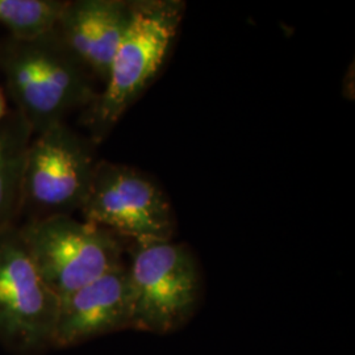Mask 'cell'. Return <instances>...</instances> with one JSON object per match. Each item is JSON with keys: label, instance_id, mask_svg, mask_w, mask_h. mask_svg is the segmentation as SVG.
Segmentation results:
<instances>
[{"label": "cell", "instance_id": "1", "mask_svg": "<svg viewBox=\"0 0 355 355\" xmlns=\"http://www.w3.org/2000/svg\"><path fill=\"white\" fill-rule=\"evenodd\" d=\"M0 69L16 111L35 136L64 123L73 111L87 108L99 94L95 76L69 51L58 33L0 42Z\"/></svg>", "mask_w": 355, "mask_h": 355}, {"label": "cell", "instance_id": "2", "mask_svg": "<svg viewBox=\"0 0 355 355\" xmlns=\"http://www.w3.org/2000/svg\"><path fill=\"white\" fill-rule=\"evenodd\" d=\"M180 0H135L127 32L114 53L105 87L83 116L95 145L107 139L161 71L183 21Z\"/></svg>", "mask_w": 355, "mask_h": 355}, {"label": "cell", "instance_id": "3", "mask_svg": "<svg viewBox=\"0 0 355 355\" xmlns=\"http://www.w3.org/2000/svg\"><path fill=\"white\" fill-rule=\"evenodd\" d=\"M129 254L132 329L165 336L189 324L203 295L202 271L190 248L173 240L132 242Z\"/></svg>", "mask_w": 355, "mask_h": 355}, {"label": "cell", "instance_id": "4", "mask_svg": "<svg viewBox=\"0 0 355 355\" xmlns=\"http://www.w3.org/2000/svg\"><path fill=\"white\" fill-rule=\"evenodd\" d=\"M19 229L41 278L60 300L125 265L119 236L71 215L28 220Z\"/></svg>", "mask_w": 355, "mask_h": 355}, {"label": "cell", "instance_id": "5", "mask_svg": "<svg viewBox=\"0 0 355 355\" xmlns=\"http://www.w3.org/2000/svg\"><path fill=\"white\" fill-rule=\"evenodd\" d=\"M95 144L64 123L36 135L26 157L21 215H71L86 200L98 159Z\"/></svg>", "mask_w": 355, "mask_h": 355}, {"label": "cell", "instance_id": "6", "mask_svg": "<svg viewBox=\"0 0 355 355\" xmlns=\"http://www.w3.org/2000/svg\"><path fill=\"white\" fill-rule=\"evenodd\" d=\"M79 211L85 221L130 242L171 241L175 233L165 192L130 166L99 161Z\"/></svg>", "mask_w": 355, "mask_h": 355}, {"label": "cell", "instance_id": "7", "mask_svg": "<svg viewBox=\"0 0 355 355\" xmlns=\"http://www.w3.org/2000/svg\"><path fill=\"white\" fill-rule=\"evenodd\" d=\"M58 306L19 225L0 229V343L17 354L41 353L51 346Z\"/></svg>", "mask_w": 355, "mask_h": 355}, {"label": "cell", "instance_id": "8", "mask_svg": "<svg viewBox=\"0 0 355 355\" xmlns=\"http://www.w3.org/2000/svg\"><path fill=\"white\" fill-rule=\"evenodd\" d=\"M133 325V292L127 265L60 300L51 346L73 347Z\"/></svg>", "mask_w": 355, "mask_h": 355}, {"label": "cell", "instance_id": "9", "mask_svg": "<svg viewBox=\"0 0 355 355\" xmlns=\"http://www.w3.org/2000/svg\"><path fill=\"white\" fill-rule=\"evenodd\" d=\"M132 1H66L55 32L95 79L107 82L110 67L130 21Z\"/></svg>", "mask_w": 355, "mask_h": 355}, {"label": "cell", "instance_id": "10", "mask_svg": "<svg viewBox=\"0 0 355 355\" xmlns=\"http://www.w3.org/2000/svg\"><path fill=\"white\" fill-rule=\"evenodd\" d=\"M35 133L16 110L0 121V229L21 216L26 157Z\"/></svg>", "mask_w": 355, "mask_h": 355}, {"label": "cell", "instance_id": "11", "mask_svg": "<svg viewBox=\"0 0 355 355\" xmlns=\"http://www.w3.org/2000/svg\"><path fill=\"white\" fill-rule=\"evenodd\" d=\"M64 7L61 0H0V24L13 38L41 37L55 29Z\"/></svg>", "mask_w": 355, "mask_h": 355}, {"label": "cell", "instance_id": "12", "mask_svg": "<svg viewBox=\"0 0 355 355\" xmlns=\"http://www.w3.org/2000/svg\"><path fill=\"white\" fill-rule=\"evenodd\" d=\"M8 114V108H7V99H6V94L3 89L0 87V121Z\"/></svg>", "mask_w": 355, "mask_h": 355}]
</instances>
